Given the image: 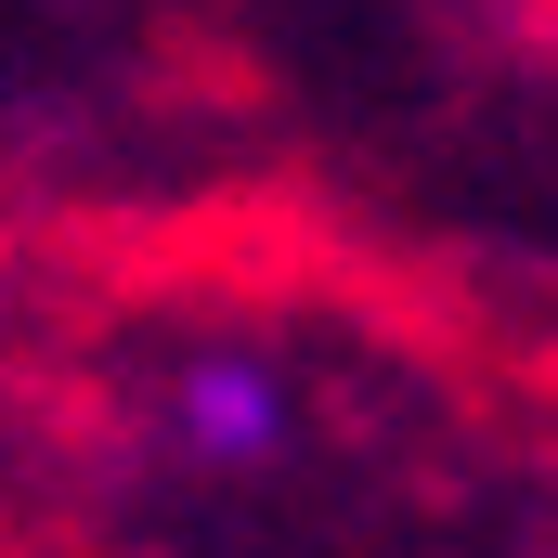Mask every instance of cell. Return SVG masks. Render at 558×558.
<instances>
[{
  "label": "cell",
  "mask_w": 558,
  "mask_h": 558,
  "mask_svg": "<svg viewBox=\"0 0 558 558\" xmlns=\"http://www.w3.org/2000/svg\"><path fill=\"white\" fill-rule=\"evenodd\" d=\"M286 441H299V390H286L274 351H247V338L182 351V377H169V454L182 468L260 481V468H286Z\"/></svg>",
  "instance_id": "1"
}]
</instances>
